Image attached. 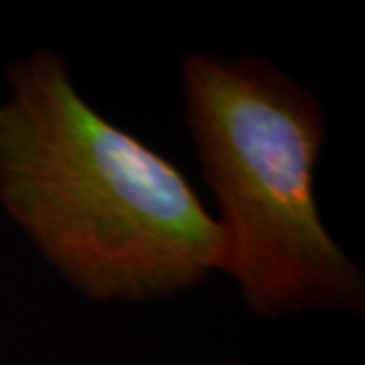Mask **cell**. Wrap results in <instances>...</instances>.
<instances>
[{
  "label": "cell",
  "instance_id": "obj_1",
  "mask_svg": "<svg viewBox=\"0 0 365 365\" xmlns=\"http://www.w3.org/2000/svg\"><path fill=\"white\" fill-rule=\"evenodd\" d=\"M0 102V203L93 300L167 299L222 270V225L169 158L76 90L66 57L14 61Z\"/></svg>",
  "mask_w": 365,
  "mask_h": 365
},
{
  "label": "cell",
  "instance_id": "obj_2",
  "mask_svg": "<svg viewBox=\"0 0 365 365\" xmlns=\"http://www.w3.org/2000/svg\"><path fill=\"white\" fill-rule=\"evenodd\" d=\"M181 83L197 157L222 209L223 272L250 313L365 304L361 270L314 199L325 118L311 91L264 59L189 53Z\"/></svg>",
  "mask_w": 365,
  "mask_h": 365
}]
</instances>
